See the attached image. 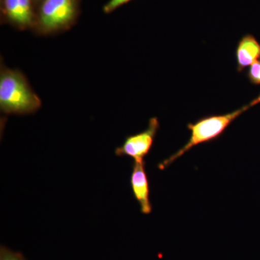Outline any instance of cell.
Instances as JSON below:
<instances>
[{"label": "cell", "instance_id": "obj_1", "mask_svg": "<svg viewBox=\"0 0 260 260\" xmlns=\"http://www.w3.org/2000/svg\"><path fill=\"white\" fill-rule=\"evenodd\" d=\"M42 107V101L32 90L25 75L18 70L2 67L0 109L7 114H30Z\"/></svg>", "mask_w": 260, "mask_h": 260}, {"label": "cell", "instance_id": "obj_2", "mask_svg": "<svg viewBox=\"0 0 260 260\" xmlns=\"http://www.w3.org/2000/svg\"><path fill=\"white\" fill-rule=\"evenodd\" d=\"M258 104H260V94L249 104L234 112L220 115L206 116L200 118L195 122L189 123L187 128L190 131V137L187 143L177 153L160 162L158 165L159 169L161 170L165 169L194 147L218 139L232 124L233 121Z\"/></svg>", "mask_w": 260, "mask_h": 260}, {"label": "cell", "instance_id": "obj_3", "mask_svg": "<svg viewBox=\"0 0 260 260\" xmlns=\"http://www.w3.org/2000/svg\"><path fill=\"white\" fill-rule=\"evenodd\" d=\"M79 13L80 0H42L34 29L40 35L64 31L76 23Z\"/></svg>", "mask_w": 260, "mask_h": 260}, {"label": "cell", "instance_id": "obj_4", "mask_svg": "<svg viewBox=\"0 0 260 260\" xmlns=\"http://www.w3.org/2000/svg\"><path fill=\"white\" fill-rule=\"evenodd\" d=\"M160 128L158 118L152 117L148 127L144 131L126 137L124 143L117 147L115 154L117 156H127L134 161H143L151 150L155 136Z\"/></svg>", "mask_w": 260, "mask_h": 260}, {"label": "cell", "instance_id": "obj_5", "mask_svg": "<svg viewBox=\"0 0 260 260\" xmlns=\"http://www.w3.org/2000/svg\"><path fill=\"white\" fill-rule=\"evenodd\" d=\"M2 16L20 30L34 29L37 6L34 0H1Z\"/></svg>", "mask_w": 260, "mask_h": 260}, {"label": "cell", "instance_id": "obj_6", "mask_svg": "<svg viewBox=\"0 0 260 260\" xmlns=\"http://www.w3.org/2000/svg\"><path fill=\"white\" fill-rule=\"evenodd\" d=\"M130 185L135 200L140 206V211L145 215L152 212V205L150 200V185L146 171L145 162L134 161L133 170L130 176Z\"/></svg>", "mask_w": 260, "mask_h": 260}, {"label": "cell", "instance_id": "obj_7", "mask_svg": "<svg viewBox=\"0 0 260 260\" xmlns=\"http://www.w3.org/2000/svg\"><path fill=\"white\" fill-rule=\"evenodd\" d=\"M237 70L242 73L260 59V43L251 34H246L238 42L235 51Z\"/></svg>", "mask_w": 260, "mask_h": 260}, {"label": "cell", "instance_id": "obj_8", "mask_svg": "<svg viewBox=\"0 0 260 260\" xmlns=\"http://www.w3.org/2000/svg\"><path fill=\"white\" fill-rule=\"evenodd\" d=\"M246 77L253 85H260V59L249 67Z\"/></svg>", "mask_w": 260, "mask_h": 260}, {"label": "cell", "instance_id": "obj_9", "mask_svg": "<svg viewBox=\"0 0 260 260\" xmlns=\"http://www.w3.org/2000/svg\"><path fill=\"white\" fill-rule=\"evenodd\" d=\"M130 1H132V0H109L103 8V11L106 14H109V13H112L117 8H120L121 6L126 4Z\"/></svg>", "mask_w": 260, "mask_h": 260}, {"label": "cell", "instance_id": "obj_10", "mask_svg": "<svg viewBox=\"0 0 260 260\" xmlns=\"http://www.w3.org/2000/svg\"><path fill=\"white\" fill-rule=\"evenodd\" d=\"M2 260H21L18 256L15 255H10L9 254H5Z\"/></svg>", "mask_w": 260, "mask_h": 260}, {"label": "cell", "instance_id": "obj_11", "mask_svg": "<svg viewBox=\"0 0 260 260\" xmlns=\"http://www.w3.org/2000/svg\"><path fill=\"white\" fill-rule=\"evenodd\" d=\"M34 3H35L36 6H37V9L38 5H39V3H41V1H42V0H34Z\"/></svg>", "mask_w": 260, "mask_h": 260}]
</instances>
